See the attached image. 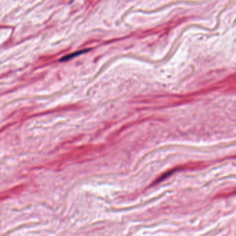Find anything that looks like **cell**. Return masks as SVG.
Returning a JSON list of instances; mask_svg holds the SVG:
<instances>
[{
  "instance_id": "cell-1",
  "label": "cell",
  "mask_w": 236,
  "mask_h": 236,
  "mask_svg": "<svg viewBox=\"0 0 236 236\" xmlns=\"http://www.w3.org/2000/svg\"><path fill=\"white\" fill-rule=\"evenodd\" d=\"M87 51H89V49H85V50H81V51H76V52L73 53V54H71L69 55H67V56H65V57H63L61 60H60V61H63V62L67 61V60H69L72 59V58H76V57H77V56H80V55L85 54V53L87 52Z\"/></svg>"
}]
</instances>
